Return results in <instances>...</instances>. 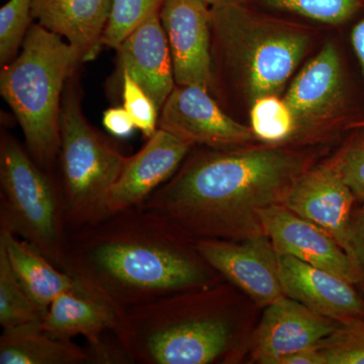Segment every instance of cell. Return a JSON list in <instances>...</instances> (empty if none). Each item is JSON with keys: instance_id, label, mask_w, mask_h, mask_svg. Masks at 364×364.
Returning <instances> with one entry per match:
<instances>
[{"instance_id": "obj_1", "label": "cell", "mask_w": 364, "mask_h": 364, "mask_svg": "<svg viewBox=\"0 0 364 364\" xmlns=\"http://www.w3.org/2000/svg\"><path fill=\"white\" fill-rule=\"evenodd\" d=\"M62 270L121 312L213 287L220 275L203 259L196 239L142 205L69 232Z\"/></svg>"}, {"instance_id": "obj_2", "label": "cell", "mask_w": 364, "mask_h": 364, "mask_svg": "<svg viewBox=\"0 0 364 364\" xmlns=\"http://www.w3.org/2000/svg\"><path fill=\"white\" fill-rule=\"evenodd\" d=\"M310 158L282 145L203 151L143 203L196 240L262 234L258 210L282 205L310 169Z\"/></svg>"}, {"instance_id": "obj_3", "label": "cell", "mask_w": 364, "mask_h": 364, "mask_svg": "<svg viewBox=\"0 0 364 364\" xmlns=\"http://www.w3.org/2000/svg\"><path fill=\"white\" fill-rule=\"evenodd\" d=\"M213 287L122 311L112 332L132 363L210 364L227 356L234 325L226 291Z\"/></svg>"}, {"instance_id": "obj_4", "label": "cell", "mask_w": 364, "mask_h": 364, "mask_svg": "<svg viewBox=\"0 0 364 364\" xmlns=\"http://www.w3.org/2000/svg\"><path fill=\"white\" fill-rule=\"evenodd\" d=\"M213 68L238 86L251 104L279 95L311 45L305 26L243 1L210 7Z\"/></svg>"}, {"instance_id": "obj_5", "label": "cell", "mask_w": 364, "mask_h": 364, "mask_svg": "<svg viewBox=\"0 0 364 364\" xmlns=\"http://www.w3.org/2000/svg\"><path fill=\"white\" fill-rule=\"evenodd\" d=\"M82 61L66 40L31 26L21 52L0 73V93L25 136L26 151L46 171L59 157L60 114L67 81Z\"/></svg>"}, {"instance_id": "obj_6", "label": "cell", "mask_w": 364, "mask_h": 364, "mask_svg": "<svg viewBox=\"0 0 364 364\" xmlns=\"http://www.w3.org/2000/svg\"><path fill=\"white\" fill-rule=\"evenodd\" d=\"M60 136L61 191L69 233L111 214L109 193L128 157L83 116L77 73L69 78L64 90Z\"/></svg>"}, {"instance_id": "obj_7", "label": "cell", "mask_w": 364, "mask_h": 364, "mask_svg": "<svg viewBox=\"0 0 364 364\" xmlns=\"http://www.w3.org/2000/svg\"><path fill=\"white\" fill-rule=\"evenodd\" d=\"M0 228L28 242L62 269L68 228L62 191L20 143H0Z\"/></svg>"}, {"instance_id": "obj_8", "label": "cell", "mask_w": 364, "mask_h": 364, "mask_svg": "<svg viewBox=\"0 0 364 364\" xmlns=\"http://www.w3.org/2000/svg\"><path fill=\"white\" fill-rule=\"evenodd\" d=\"M284 100L296 124L294 139L348 119L350 91L336 46L327 43L301 68Z\"/></svg>"}, {"instance_id": "obj_9", "label": "cell", "mask_w": 364, "mask_h": 364, "mask_svg": "<svg viewBox=\"0 0 364 364\" xmlns=\"http://www.w3.org/2000/svg\"><path fill=\"white\" fill-rule=\"evenodd\" d=\"M158 128L210 149L244 147L255 138L251 127L230 117L198 86L176 85L160 112Z\"/></svg>"}, {"instance_id": "obj_10", "label": "cell", "mask_w": 364, "mask_h": 364, "mask_svg": "<svg viewBox=\"0 0 364 364\" xmlns=\"http://www.w3.org/2000/svg\"><path fill=\"white\" fill-rule=\"evenodd\" d=\"M196 247L215 272L261 306L284 296L279 256L264 233L243 240L200 239Z\"/></svg>"}, {"instance_id": "obj_11", "label": "cell", "mask_w": 364, "mask_h": 364, "mask_svg": "<svg viewBox=\"0 0 364 364\" xmlns=\"http://www.w3.org/2000/svg\"><path fill=\"white\" fill-rule=\"evenodd\" d=\"M160 20L178 86L210 91L213 80L212 13L203 0H165Z\"/></svg>"}, {"instance_id": "obj_12", "label": "cell", "mask_w": 364, "mask_h": 364, "mask_svg": "<svg viewBox=\"0 0 364 364\" xmlns=\"http://www.w3.org/2000/svg\"><path fill=\"white\" fill-rule=\"evenodd\" d=\"M355 200L332 159L301 174L289 189L282 205L332 235L353 260L351 221Z\"/></svg>"}, {"instance_id": "obj_13", "label": "cell", "mask_w": 364, "mask_h": 364, "mask_svg": "<svg viewBox=\"0 0 364 364\" xmlns=\"http://www.w3.org/2000/svg\"><path fill=\"white\" fill-rule=\"evenodd\" d=\"M258 218L263 233L270 239L279 255L293 256L352 284L360 282L350 256L332 235L318 225L282 205L261 208Z\"/></svg>"}, {"instance_id": "obj_14", "label": "cell", "mask_w": 364, "mask_h": 364, "mask_svg": "<svg viewBox=\"0 0 364 364\" xmlns=\"http://www.w3.org/2000/svg\"><path fill=\"white\" fill-rule=\"evenodd\" d=\"M193 147L188 141L158 128L142 149L127 158L109 193V213L142 205L176 173Z\"/></svg>"}, {"instance_id": "obj_15", "label": "cell", "mask_w": 364, "mask_h": 364, "mask_svg": "<svg viewBox=\"0 0 364 364\" xmlns=\"http://www.w3.org/2000/svg\"><path fill=\"white\" fill-rule=\"evenodd\" d=\"M340 323L318 315L284 296L267 306L254 337L252 356L258 363L273 364L286 354L316 346Z\"/></svg>"}, {"instance_id": "obj_16", "label": "cell", "mask_w": 364, "mask_h": 364, "mask_svg": "<svg viewBox=\"0 0 364 364\" xmlns=\"http://www.w3.org/2000/svg\"><path fill=\"white\" fill-rule=\"evenodd\" d=\"M279 256L284 296L340 324L364 318V301L354 284L293 256Z\"/></svg>"}, {"instance_id": "obj_17", "label": "cell", "mask_w": 364, "mask_h": 364, "mask_svg": "<svg viewBox=\"0 0 364 364\" xmlns=\"http://www.w3.org/2000/svg\"><path fill=\"white\" fill-rule=\"evenodd\" d=\"M122 72H127L154 102L158 111L176 88L171 53L160 13L153 14L117 49Z\"/></svg>"}, {"instance_id": "obj_18", "label": "cell", "mask_w": 364, "mask_h": 364, "mask_svg": "<svg viewBox=\"0 0 364 364\" xmlns=\"http://www.w3.org/2000/svg\"><path fill=\"white\" fill-rule=\"evenodd\" d=\"M112 0H33V18L78 50L83 62L102 50Z\"/></svg>"}, {"instance_id": "obj_19", "label": "cell", "mask_w": 364, "mask_h": 364, "mask_svg": "<svg viewBox=\"0 0 364 364\" xmlns=\"http://www.w3.org/2000/svg\"><path fill=\"white\" fill-rule=\"evenodd\" d=\"M121 311L80 286L59 294L50 304L41 328L55 338L73 340L82 336L95 344L105 333L114 331Z\"/></svg>"}, {"instance_id": "obj_20", "label": "cell", "mask_w": 364, "mask_h": 364, "mask_svg": "<svg viewBox=\"0 0 364 364\" xmlns=\"http://www.w3.org/2000/svg\"><path fill=\"white\" fill-rule=\"evenodd\" d=\"M0 245L26 293L46 313L55 298L78 287L75 279L55 267L44 255L18 236L0 228Z\"/></svg>"}, {"instance_id": "obj_21", "label": "cell", "mask_w": 364, "mask_h": 364, "mask_svg": "<svg viewBox=\"0 0 364 364\" xmlns=\"http://www.w3.org/2000/svg\"><path fill=\"white\" fill-rule=\"evenodd\" d=\"M0 364H90V356L73 340L55 338L37 322L4 330Z\"/></svg>"}, {"instance_id": "obj_22", "label": "cell", "mask_w": 364, "mask_h": 364, "mask_svg": "<svg viewBox=\"0 0 364 364\" xmlns=\"http://www.w3.org/2000/svg\"><path fill=\"white\" fill-rule=\"evenodd\" d=\"M44 314L21 286L7 259L6 250L0 245V325L2 329L41 322Z\"/></svg>"}, {"instance_id": "obj_23", "label": "cell", "mask_w": 364, "mask_h": 364, "mask_svg": "<svg viewBox=\"0 0 364 364\" xmlns=\"http://www.w3.org/2000/svg\"><path fill=\"white\" fill-rule=\"evenodd\" d=\"M245 4L303 16L308 20L341 25L364 9V0H242Z\"/></svg>"}, {"instance_id": "obj_24", "label": "cell", "mask_w": 364, "mask_h": 364, "mask_svg": "<svg viewBox=\"0 0 364 364\" xmlns=\"http://www.w3.org/2000/svg\"><path fill=\"white\" fill-rule=\"evenodd\" d=\"M250 114L254 136L267 145H282L294 140L293 114L279 95L257 98L251 107Z\"/></svg>"}, {"instance_id": "obj_25", "label": "cell", "mask_w": 364, "mask_h": 364, "mask_svg": "<svg viewBox=\"0 0 364 364\" xmlns=\"http://www.w3.org/2000/svg\"><path fill=\"white\" fill-rule=\"evenodd\" d=\"M165 0H112L102 44L117 49L122 42L153 14L160 13Z\"/></svg>"}, {"instance_id": "obj_26", "label": "cell", "mask_w": 364, "mask_h": 364, "mask_svg": "<svg viewBox=\"0 0 364 364\" xmlns=\"http://www.w3.org/2000/svg\"><path fill=\"white\" fill-rule=\"evenodd\" d=\"M33 0H9L0 9V64L16 57L32 23Z\"/></svg>"}, {"instance_id": "obj_27", "label": "cell", "mask_w": 364, "mask_h": 364, "mask_svg": "<svg viewBox=\"0 0 364 364\" xmlns=\"http://www.w3.org/2000/svg\"><path fill=\"white\" fill-rule=\"evenodd\" d=\"M317 346L327 364H364V318L340 324Z\"/></svg>"}, {"instance_id": "obj_28", "label": "cell", "mask_w": 364, "mask_h": 364, "mask_svg": "<svg viewBox=\"0 0 364 364\" xmlns=\"http://www.w3.org/2000/svg\"><path fill=\"white\" fill-rule=\"evenodd\" d=\"M123 79V107L130 114L136 128L146 139L158 130L160 112L154 102L127 72H122Z\"/></svg>"}, {"instance_id": "obj_29", "label": "cell", "mask_w": 364, "mask_h": 364, "mask_svg": "<svg viewBox=\"0 0 364 364\" xmlns=\"http://www.w3.org/2000/svg\"><path fill=\"white\" fill-rule=\"evenodd\" d=\"M358 130L360 133L352 136L334 161L356 200L364 203V134L363 129Z\"/></svg>"}, {"instance_id": "obj_30", "label": "cell", "mask_w": 364, "mask_h": 364, "mask_svg": "<svg viewBox=\"0 0 364 364\" xmlns=\"http://www.w3.org/2000/svg\"><path fill=\"white\" fill-rule=\"evenodd\" d=\"M109 333H105L97 343L88 344L86 350L90 356V364L132 363L123 346L117 341L114 333H112L111 337H107Z\"/></svg>"}, {"instance_id": "obj_31", "label": "cell", "mask_w": 364, "mask_h": 364, "mask_svg": "<svg viewBox=\"0 0 364 364\" xmlns=\"http://www.w3.org/2000/svg\"><path fill=\"white\" fill-rule=\"evenodd\" d=\"M351 247L352 258L358 268L359 279L364 286V207L352 215Z\"/></svg>"}, {"instance_id": "obj_32", "label": "cell", "mask_w": 364, "mask_h": 364, "mask_svg": "<svg viewBox=\"0 0 364 364\" xmlns=\"http://www.w3.org/2000/svg\"><path fill=\"white\" fill-rule=\"evenodd\" d=\"M102 123L105 128L117 138H128L136 128L133 119L124 107H112L105 111Z\"/></svg>"}, {"instance_id": "obj_33", "label": "cell", "mask_w": 364, "mask_h": 364, "mask_svg": "<svg viewBox=\"0 0 364 364\" xmlns=\"http://www.w3.org/2000/svg\"><path fill=\"white\" fill-rule=\"evenodd\" d=\"M273 364H327L323 352L316 346L286 354L275 359Z\"/></svg>"}, {"instance_id": "obj_34", "label": "cell", "mask_w": 364, "mask_h": 364, "mask_svg": "<svg viewBox=\"0 0 364 364\" xmlns=\"http://www.w3.org/2000/svg\"><path fill=\"white\" fill-rule=\"evenodd\" d=\"M350 40L364 79V18L352 28Z\"/></svg>"}, {"instance_id": "obj_35", "label": "cell", "mask_w": 364, "mask_h": 364, "mask_svg": "<svg viewBox=\"0 0 364 364\" xmlns=\"http://www.w3.org/2000/svg\"><path fill=\"white\" fill-rule=\"evenodd\" d=\"M210 7L222 6V4H230V2L242 1V0H203Z\"/></svg>"}, {"instance_id": "obj_36", "label": "cell", "mask_w": 364, "mask_h": 364, "mask_svg": "<svg viewBox=\"0 0 364 364\" xmlns=\"http://www.w3.org/2000/svg\"><path fill=\"white\" fill-rule=\"evenodd\" d=\"M356 129H364V119L363 121L356 122V123L350 124L348 130H356Z\"/></svg>"}]
</instances>
